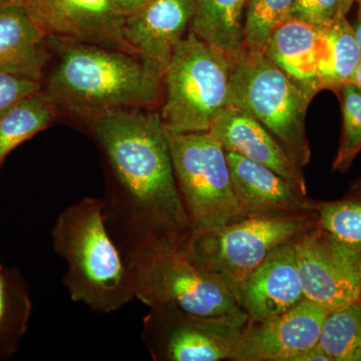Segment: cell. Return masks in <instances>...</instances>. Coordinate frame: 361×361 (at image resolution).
I'll return each mask as SVG.
<instances>
[{
  "mask_svg": "<svg viewBox=\"0 0 361 361\" xmlns=\"http://www.w3.org/2000/svg\"><path fill=\"white\" fill-rule=\"evenodd\" d=\"M355 0H294L291 16L317 28L346 16Z\"/></svg>",
  "mask_w": 361,
  "mask_h": 361,
  "instance_id": "obj_27",
  "label": "cell"
},
{
  "mask_svg": "<svg viewBox=\"0 0 361 361\" xmlns=\"http://www.w3.org/2000/svg\"><path fill=\"white\" fill-rule=\"evenodd\" d=\"M313 97L263 51L245 47L231 63L226 106L254 116L300 168L310 161L305 121Z\"/></svg>",
  "mask_w": 361,
  "mask_h": 361,
  "instance_id": "obj_5",
  "label": "cell"
},
{
  "mask_svg": "<svg viewBox=\"0 0 361 361\" xmlns=\"http://www.w3.org/2000/svg\"><path fill=\"white\" fill-rule=\"evenodd\" d=\"M317 225L342 241L361 246V179L339 200L320 202Z\"/></svg>",
  "mask_w": 361,
  "mask_h": 361,
  "instance_id": "obj_23",
  "label": "cell"
},
{
  "mask_svg": "<svg viewBox=\"0 0 361 361\" xmlns=\"http://www.w3.org/2000/svg\"><path fill=\"white\" fill-rule=\"evenodd\" d=\"M190 30L214 51L236 61L245 49L244 14L246 0H193Z\"/></svg>",
  "mask_w": 361,
  "mask_h": 361,
  "instance_id": "obj_19",
  "label": "cell"
},
{
  "mask_svg": "<svg viewBox=\"0 0 361 361\" xmlns=\"http://www.w3.org/2000/svg\"><path fill=\"white\" fill-rule=\"evenodd\" d=\"M178 188L191 230L246 217L235 196L227 155L209 132L166 130Z\"/></svg>",
  "mask_w": 361,
  "mask_h": 361,
  "instance_id": "obj_8",
  "label": "cell"
},
{
  "mask_svg": "<svg viewBox=\"0 0 361 361\" xmlns=\"http://www.w3.org/2000/svg\"><path fill=\"white\" fill-rule=\"evenodd\" d=\"M341 94L342 134L334 170H348L361 151V90L355 85H343Z\"/></svg>",
  "mask_w": 361,
  "mask_h": 361,
  "instance_id": "obj_26",
  "label": "cell"
},
{
  "mask_svg": "<svg viewBox=\"0 0 361 361\" xmlns=\"http://www.w3.org/2000/svg\"><path fill=\"white\" fill-rule=\"evenodd\" d=\"M330 310L304 299L290 310L262 322L248 320L233 361H291L317 345Z\"/></svg>",
  "mask_w": 361,
  "mask_h": 361,
  "instance_id": "obj_11",
  "label": "cell"
},
{
  "mask_svg": "<svg viewBox=\"0 0 361 361\" xmlns=\"http://www.w3.org/2000/svg\"><path fill=\"white\" fill-rule=\"evenodd\" d=\"M291 361H332L331 357L319 345L298 353Z\"/></svg>",
  "mask_w": 361,
  "mask_h": 361,
  "instance_id": "obj_29",
  "label": "cell"
},
{
  "mask_svg": "<svg viewBox=\"0 0 361 361\" xmlns=\"http://www.w3.org/2000/svg\"><path fill=\"white\" fill-rule=\"evenodd\" d=\"M182 244L176 239H152L125 256L135 298L149 308H173L204 317L248 322L232 289L196 264Z\"/></svg>",
  "mask_w": 361,
  "mask_h": 361,
  "instance_id": "obj_4",
  "label": "cell"
},
{
  "mask_svg": "<svg viewBox=\"0 0 361 361\" xmlns=\"http://www.w3.org/2000/svg\"><path fill=\"white\" fill-rule=\"evenodd\" d=\"M42 82L35 78L0 73V116L26 97L42 90Z\"/></svg>",
  "mask_w": 361,
  "mask_h": 361,
  "instance_id": "obj_28",
  "label": "cell"
},
{
  "mask_svg": "<svg viewBox=\"0 0 361 361\" xmlns=\"http://www.w3.org/2000/svg\"><path fill=\"white\" fill-rule=\"evenodd\" d=\"M58 113V106L42 90L0 116V166L16 147L49 127Z\"/></svg>",
  "mask_w": 361,
  "mask_h": 361,
  "instance_id": "obj_21",
  "label": "cell"
},
{
  "mask_svg": "<svg viewBox=\"0 0 361 361\" xmlns=\"http://www.w3.org/2000/svg\"><path fill=\"white\" fill-rule=\"evenodd\" d=\"M226 155L233 190L246 217L318 213L320 202L301 193L274 171L233 152Z\"/></svg>",
  "mask_w": 361,
  "mask_h": 361,
  "instance_id": "obj_13",
  "label": "cell"
},
{
  "mask_svg": "<svg viewBox=\"0 0 361 361\" xmlns=\"http://www.w3.org/2000/svg\"><path fill=\"white\" fill-rule=\"evenodd\" d=\"M25 6L51 39L135 54L123 39L125 16L111 0H25Z\"/></svg>",
  "mask_w": 361,
  "mask_h": 361,
  "instance_id": "obj_12",
  "label": "cell"
},
{
  "mask_svg": "<svg viewBox=\"0 0 361 361\" xmlns=\"http://www.w3.org/2000/svg\"><path fill=\"white\" fill-rule=\"evenodd\" d=\"M108 164L104 219L123 258L157 238L184 241L191 230L160 113L106 111L85 122Z\"/></svg>",
  "mask_w": 361,
  "mask_h": 361,
  "instance_id": "obj_1",
  "label": "cell"
},
{
  "mask_svg": "<svg viewBox=\"0 0 361 361\" xmlns=\"http://www.w3.org/2000/svg\"><path fill=\"white\" fill-rule=\"evenodd\" d=\"M358 302H360V305H361V293H360V301H358Z\"/></svg>",
  "mask_w": 361,
  "mask_h": 361,
  "instance_id": "obj_34",
  "label": "cell"
},
{
  "mask_svg": "<svg viewBox=\"0 0 361 361\" xmlns=\"http://www.w3.org/2000/svg\"><path fill=\"white\" fill-rule=\"evenodd\" d=\"M294 0H246L244 44L251 51H264L278 26L290 18Z\"/></svg>",
  "mask_w": 361,
  "mask_h": 361,
  "instance_id": "obj_24",
  "label": "cell"
},
{
  "mask_svg": "<svg viewBox=\"0 0 361 361\" xmlns=\"http://www.w3.org/2000/svg\"><path fill=\"white\" fill-rule=\"evenodd\" d=\"M320 30L322 51L318 65V85L320 90L338 94L343 85L349 84L360 63V45L346 16H338Z\"/></svg>",
  "mask_w": 361,
  "mask_h": 361,
  "instance_id": "obj_20",
  "label": "cell"
},
{
  "mask_svg": "<svg viewBox=\"0 0 361 361\" xmlns=\"http://www.w3.org/2000/svg\"><path fill=\"white\" fill-rule=\"evenodd\" d=\"M51 39L25 4L0 9V73L42 82L51 59Z\"/></svg>",
  "mask_w": 361,
  "mask_h": 361,
  "instance_id": "obj_17",
  "label": "cell"
},
{
  "mask_svg": "<svg viewBox=\"0 0 361 361\" xmlns=\"http://www.w3.org/2000/svg\"><path fill=\"white\" fill-rule=\"evenodd\" d=\"M231 63L190 30L163 75L160 113L166 130L209 132L227 104Z\"/></svg>",
  "mask_w": 361,
  "mask_h": 361,
  "instance_id": "obj_7",
  "label": "cell"
},
{
  "mask_svg": "<svg viewBox=\"0 0 361 361\" xmlns=\"http://www.w3.org/2000/svg\"><path fill=\"white\" fill-rule=\"evenodd\" d=\"M209 133L226 152H233L271 169L301 193L307 195L302 168L294 163L276 139L250 114L227 104L214 118Z\"/></svg>",
  "mask_w": 361,
  "mask_h": 361,
  "instance_id": "obj_16",
  "label": "cell"
},
{
  "mask_svg": "<svg viewBox=\"0 0 361 361\" xmlns=\"http://www.w3.org/2000/svg\"><path fill=\"white\" fill-rule=\"evenodd\" d=\"M349 84L355 85L356 87L361 90V61L360 63H358L357 68H355Z\"/></svg>",
  "mask_w": 361,
  "mask_h": 361,
  "instance_id": "obj_31",
  "label": "cell"
},
{
  "mask_svg": "<svg viewBox=\"0 0 361 361\" xmlns=\"http://www.w3.org/2000/svg\"><path fill=\"white\" fill-rule=\"evenodd\" d=\"M58 59L42 82L59 111L85 123L106 111L151 108L160 102L164 71L134 52L54 39Z\"/></svg>",
  "mask_w": 361,
  "mask_h": 361,
  "instance_id": "obj_2",
  "label": "cell"
},
{
  "mask_svg": "<svg viewBox=\"0 0 361 361\" xmlns=\"http://www.w3.org/2000/svg\"><path fill=\"white\" fill-rule=\"evenodd\" d=\"M236 297L251 322L268 319L304 300L294 240L275 249L246 278Z\"/></svg>",
  "mask_w": 361,
  "mask_h": 361,
  "instance_id": "obj_14",
  "label": "cell"
},
{
  "mask_svg": "<svg viewBox=\"0 0 361 361\" xmlns=\"http://www.w3.org/2000/svg\"><path fill=\"white\" fill-rule=\"evenodd\" d=\"M115 4L116 9L123 14V16L135 13L137 9L144 6L149 0H111Z\"/></svg>",
  "mask_w": 361,
  "mask_h": 361,
  "instance_id": "obj_30",
  "label": "cell"
},
{
  "mask_svg": "<svg viewBox=\"0 0 361 361\" xmlns=\"http://www.w3.org/2000/svg\"><path fill=\"white\" fill-rule=\"evenodd\" d=\"M322 51L320 28L290 16L274 30L263 52L295 84L315 97L320 92Z\"/></svg>",
  "mask_w": 361,
  "mask_h": 361,
  "instance_id": "obj_18",
  "label": "cell"
},
{
  "mask_svg": "<svg viewBox=\"0 0 361 361\" xmlns=\"http://www.w3.org/2000/svg\"><path fill=\"white\" fill-rule=\"evenodd\" d=\"M25 4V0H0V9L14 4Z\"/></svg>",
  "mask_w": 361,
  "mask_h": 361,
  "instance_id": "obj_33",
  "label": "cell"
},
{
  "mask_svg": "<svg viewBox=\"0 0 361 361\" xmlns=\"http://www.w3.org/2000/svg\"><path fill=\"white\" fill-rule=\"evenodd\" d=\"M51 237L54 252L66 261L63 283L75 302L111 313L134 300L130 269L106 227L102 199L85 197L66 207Z\"/></svg>",
  "mask_w": 361,
  "mask_h": 361,
  "instance_id": "obj_3",
  "label": "cell"
},
{
  "mask_svg": "<svg viewBox=\"0 0 361 361\" xmlns=\"http://www.w3.org/2000/svg\"><path fill=\"white\" fill-rule=\"evenodd\" d=\"M318 345L332 361H361V305L331 310L323 322Z\"/></svg>",
  "mask_w": 361,
  "mask_h": 361,
  "instance_id": "obj_22",
  "label": "cell"
},
{
  "mask_svg": "<svg viewBox=\"0 0 361 361\" xmlns=\"http://www.w3.org/2000/svg\"><path fill=\"white\" fill-rule=\"evenodd\" d=\"M193 13V0H149L125 16L123 39L135 54L165 71L176 47L190 32Z\"/></svg>",
  "mask_w": 361,
  "mask_h": 361,
  "instance_id": "obj_15",
  "label": "cell"
},
{
  "mask_svg": "<svg viewBox=\"0 0 361 361\" xmlns=\"http://www.w3.org/2000/svg\"><path fill=\"white\" fill-rule=\"evenodd\" d=\"M246 323L149 308L141 336L156 361L233 360Z\"/></svg>",
  "mask_w": 361,
  "mask_h": 361,
  "instance_id": "obj_9",
  "label": "cell"
},
{
  "mask_svg": "<svg viewBox=\"0 0 361 361\" xmlns=\"http://www.w3.org/2000/svg\"><path fill=\"white\" fill-rule=\"evenodd\" d=\"M358 4H360V9H358L357 20H356L355 25L353 26V30H355L356 39H357L361 49V1L358 2Z\"/></svg>",
  "mask_w": 361,
  "mask_h": 361,
  "instance_id": "obj_32",
  "label": "cell"
},
{
  "mask_svg": "<svg viewBox=\"0 0 361 361\" xmlns=\"http://www.w3.org/2000/svg\"><path fill=\"white\" fill-rule=\"evenodd\" d=\"M294 248L305 299L330 310L360 301L361 246L342 241L316 223L294 240Z\"/></svg>",
  "mask_w": 361,
  "mask_h": 361,
  "instance_id": "obj_10",
  "label": "cell"
},
{
  "mask_svg": "<svg viewBox=\"0 0 361 361\" xmlns=\"http://www.w3.org/2000/svg\"><path fill=\"white\" fill-rule=\"evenodd\" d=\"M317 219L318 213L250 216L219 227L190 230L182 245L196 264L219 277L236 295L275 249L312 229Z\"/></svg>",
  "mask_w": 361,
  "mask_h": 361,
  "instance_id": "obj_6",
  "label": "cell"
},
{
  "mask_svg": "<svg viewBox=\"0 0 361 361\" xmlns=\"http://www.w3.org/2000/svg\"><path fill=\"white\" fill-rule=\"evenodd\" d=\"M355 1L360 2L361 0H355Z\"/></svg>",
  "mask_w": 361,
  "mask_h": 361,
  "instance_id": "obj_35",
  "label": "cell"
},
{
  "mask_svg": "<svg viewBox=\"0 0 361 361\" xmlns=\"http://www.w3.org/2000/svg\"><path fill=\"white\" fill-rule=\"evenodd\" d=\"M30 311L27 294L0 268V353L11 349L23 334Z\"/></svg>",
  "mask_w": 361,
  "mask_h": 361,
  "instance_id": "obj_25",
  "label": "cell"
}]
</instances>
